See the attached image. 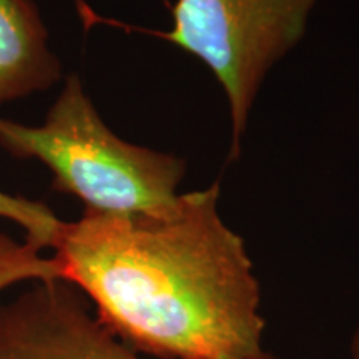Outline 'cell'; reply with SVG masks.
Listing matches in <instances>:
<instances>
[{
    "label": "cell",
    "instance_id": "obj_1",
    "mask_svg": "<svg viewBox=\"0 0 359 359\" xmlns=\"http://www.w3.org/2000/svg\"><path fill=\"white\" fill-rule=\"evenodd\" d=\"M219 185L154 213L85 210L53 250L60 280L135 351L161 359L262 356V294L245 241L218 212Z\"/></svg>",
    "mask_w": 359,
    "mask_h": 359
},
{
    "label": "cell",
    "instance_id": "obj_2",
    "mask_svg": "<svg viewBox=\"0 0 359 359\" xmlns=\"http://www.w3.org/2000/svg\"><path fill=\"white\" fill-rule=\"evenodd\" d=\"M0 145L20 158H37L53 175V190L77 196L88 212L154 213L177 198L185 163L132 145L103 123L77 75L40 127L0 118Z\"/></svg>",
    "mask_w": 359,
    "mask_h": 359
},
{
    "label": "cell",
    "instance_id": "obj_3",
    "mask_svg": "<svg viewBox=\"0 0 359 359\" xmlns=\"http://www.w3.org/2000/svg\"><path fill=\"white\" fill-rule=\"evenodd\" d=\"M316 0H178L173 29L160 34L210 67L226 93L231 158L240 154L250 109L271 67L306 30Z\"/></svg>",
    "mask_w": 359,
    "mask_h": 359
},
{
    "label": "cell",
    "instance_id": "obj_4",
    "mask_svg": "<svg viewBox=\"0 0 359 359\" xmlns=\"http://www.w3.org/2000/svg\"><path fill=\"white\" fill-rule=\"evenodd\" d=\"M0 359L143 358L93 316L82 291L52 280L0 306ZM255 359L280 358L264 351Z\"/></svg>",
    "mask_w": 359,
    "mask_h": 359
},
{
    "label": "cell",
    "instance_id": "obj_5",
    "mask_svg": "<svg viewBox=\"0 0 359 359\" xmlns=\"http://www.w3.org/2000/svg\"><path fill=\"white\" fill-rule=\"evenodd\" d=\"M34 0H0V105L50 88L60 62Z\"/></svg>",
    "mask_w": 359,
    "mask_h": 359
},
{
    "label": "cell",
    "instance_id": "obj_6",
    "mask_svg": "<svg viewBox=\"0 0 359 359\" xmlns=\"http://www.w3.org/2000/svg\"><path fill=\"white\" fill-rule=\"evenodd\" d=\"M0 217L25 230V243L35 250L53 248L64 222L47 205L0 191Z\"/></svg>",
    "mask_w": 359,
    "mask_h": 359
},
{
    "label": "cell",
    "instance_id": "obj_7",
    "mask_svg": "<svg viewBox=\"0 0 359 359\" xmlns=\"http://www.w3.org/2000/svg\"><path fill=\"white\" fill-rule=\"evenodd\" d=\"M27 280H60L55 259L45 258L29 243H17L0 233V291Z\"/></svg>",
    "mask_w": 359,
    "mask_h": 359
},
{
    "label": "cell",
    "instance_id": "obj_8",
    "mask_svg": "<svg viewBox=\"0 0 359 359\" xmlns=\"http://www.w3.org/2000/svg\"><path fill=\"white\" fill-rule=\"evenodd\" d=\"M351 356L353 359H359V325L354 331L353 339H351Z\"/></svg>",
    "mask_w": 359,
    "mask_h": 359
}]
</instances>
